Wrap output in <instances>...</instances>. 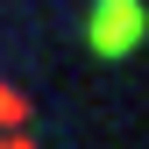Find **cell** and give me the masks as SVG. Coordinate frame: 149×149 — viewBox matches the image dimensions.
Here are the masks:
<instances>
[{
    "mask_svg": "<svg viewBox=\"0 0 149 149\" xmlns=\"http://www.w3.org/2000/svg\"><path fill=\"white\" fill-rule=\"evenodd\" d=\"M85 43H92L100 64H128V57L149 43V0H92Z\"/></svg>",
    "mask_w": 149,
    "mask_h": 149,
    "instance_id": "obj_1",
    "label": "cell"
},
{
    "mask_svg": "<svg viewBox=\"0 0 149 149\" xmlns=\"http://www.w3.org/2000/svg\"><path fill=\"white\" fill-rule=\"evenodd\" d=\"M22 121H29V100H22L7 78H0V128H22Z\"/></svg>",
    "mask_w": 149,
    "mask_h": 149,
    "instance_id": "obj_2",
    "label": "cell"
},
{
    "mask_svg": "<svg viewBox=\"0 0 149 149\" xmlns=\"http://www.w3.org/2000/svg\"><path fill=\"white\" fill-rule=\"evenodd\" d=\"M7 149H36V142H29V135H22V128H7Z\"/></svg>",
    "mask_w": 149,
    "mask_h": 149,
    "instance_id": "obj_3",
    "label": "cell"
},
{
    "mask_svg": "<svg viewBox=\"0 0 149 149\" xmlns=\"http://www.w3.org/2000/svg\"><path fill=\"white\" fill-rule=\"evenodd\" d=\"M0 149H7V128H0Z\"/></svg>",
    "mask_w": 149,
    "mask_h": 149,
    "instance_id": "obj_4",
    "label": "cell"
}]
</instances>
